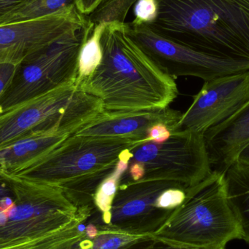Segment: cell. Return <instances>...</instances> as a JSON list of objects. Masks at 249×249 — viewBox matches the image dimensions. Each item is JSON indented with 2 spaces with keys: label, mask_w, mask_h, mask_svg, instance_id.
I'll use <instances>...</instances> for the list:
<instances>
[{
  "label": "cell",
  "mask_w": 249,
  "mask_h": 249,
  "mask_svg": "<svg viewBox=\"0 0 249 249\" xmlns=\"http://www.w3.org/2000/svg\"><path fill=\"white\" fill-rule=\"evenodd\" d=\"M124 24L105 25L101 39L102 62L79 89L101 99L105 110L169 107L178 96L175 79L162 71L125 35Z\"/></svg>",
  "instance_id": "obj_1"
},
{
  "label": "cell",
  "mask_w": 249,
  "mask_h": 249,
  "mask_svg": "<svg viewBox=\"0 0 249 249\" xmlns=\"http://www.w3.org/2000/svg\"><path fill=\"white\" fill-rule=\"evenodd\" d=\"M145 24L165 39L222 59L249 62V0H156Z\"/></svg>",
  "instance_id": "obj_2"
},
{
  "label": "cell",
  "mask_w": 249,
  "mask_h": 249,
  "mask_svg": "<svg viewBox=\"0 0 249 249\" xmlns=\"http://www.w3.org/2000/svg\"><path fill=\"white\" fill-rule=\"evenodd\" d=\"M143 142L72 134L13 177L57 186L77 209H94L96 190L115 171L122 154Z\"/></svg>",
  "instance_id": "obj_3"
},
{
  "label": "cell",
  "mask_w": 249,
  "mask_h": 249,
  "mask_svg": "<svg viewBox=\"0 0 249 249\" xmlns=\"http://www.w3.org/2000/svg\"><path fill=\"white\" fill-rule=\"evenodd\" d=\"M8 177L15 196L0 205V249L83 225L91 214L89 209L76 208L57 186Z\"/></svg>",
  "instance_id": "obj_4"
},
{
  "label": "cell",
  "mask_w": 249,
  "mask_h": 249,
  "mask_svg": "<svg viewBox=\"0 0 249 249\" xmlns=\"http://www.w3.org/2000/svg\"><path fill=\"white\" fill-rule=\"evenodd\" d=\"M154 238L201 248H225L241 239L238 221L227 196L225 176L212 172L186 191L183 203L174 211Z\"/></svg>",
  "instance_id": "obj_5"
},
{
  "label": "cell",
  "mask_w": 249,
  "mask_h": 249,
  "mask_svg": "<svg viewBox=\"0 0 249 249\" xmlns=\"http://www.w3.org/2000/svg\"><path fill=\"white\" fill-rule=\"evenodd\" d=\"M76 81L26 101L0 115V148L36 132L75 133L100 115L101 99L83 91Z\"/></svg>",
  "instance_id": "obj_6"
},
{
  "label": "cell",
  "mask_w": 249,
  "mask_h": 249,
  "mask_svg": "<svg viewBox=\"0 0 249 249\" xmlns=\"http://www.w3.org/2000/svg\"><path fill=\"white\" fill-rule=\"evenodd\" d=\"M130 152L120 185L170 181L188 190L213 172L203 133L175 130L162 143L143 142L132 147Z\"/></svg>",
  "instance_id": "obj_7"
},
{
  "label": "cell",
  "mask_w": 249,
  "mask_h": 249,
  "mask_svg": "<svg viewBox=\"0 0 249 249\" xmlns=\"http://www.w3.org/2000/svg\"><path fill=\"white\" fill-rule=\"evenodd\" d=\"M93 29L89 23L78 32L66 35L19 64L8 89L0 99V115L76 81L80 49Z\"/></svg>",
  "instance_id": "obj_8"
},
{
  "label": "cell",
  "mask_w": 249,
  "mask_h": 249,
  "mask_svg": "<svg viewBox=\"0 0 249 249\" xmlns=\"http://www.w3.org/2000/svg\"><path fill=\"white\" fill-rule=\"evenodd\" d=\"M181 187L170 181H139L119 185L110 209L104 215L92 212L86 222L99 231L153 236L175 210L160 206V197L168 189Z\"/></svg>",
  "instance_id": "obj_9"
},
{
  "label": "cell",
  "mask_w": 249,
  "mask_h": 249,
  "mask_svg": "<svg viewBox=\"0 0 249 249\" xmlns=\"http://www.w3.org/2000/svg\"><path fill=\"white\" fill-rule=\"evenodd\" d=\"M125 35L170 77H195L204 81L249 71V62L215 58L165 39L145 24L124 23Z\"/></svg>",
  "instance_id": "obj_10"
},
{
  "label": "cell",
  "mask_w": 249,
  "mask_h": 249,
  "mask_svg": "<svg viewBox=\"0 0 249 249\" xmlns=\"http://www.w3.org/2000/svg\"><path fill=\"white\" fill-rule=\"evenodd\" d=\"M249 102V71L205 81L177 124V130L204 134Z\"/></svg>",
  "instance_id": "obj_11"
},
{
  "label": "cell",
  "mask_w": 249,
  "mask_h": 249,
  "mask_svg": "<svg viewBox=\"0 0 249 249\" xmlns=\"http://www.w3.org/2000/svg\"><path fill=\"white\" fill-rule=\"evenodd\" d=\"M89 25L76 10L45 18L0 26V64L18 65L36 51Z\"/></svg>",
  "instance_id": "obj_12"
},
{
  "label": "cell",
  "mask_w": 249,
  "mask_h": 249,
  "mask_svg": "<svg viewBox=\"0 0 249 249\" xmlns=\"http://www.w3.org/2000/svg\"><path fill=\"white\" fill-rule=\"evenodd\" d=\"M181 113L170 107L139 111L104 110L94 120L73 133L89 137L121 138L146 142L152 126L165 124L177 130Z\"/></svg>",
  "instance_id": "obj_13"
},
{
  "label": "cell",
  "mask_w": 249,
  "mask_h": 249,
  "mask_svg": "<svg viewBox=\"0 0 249 249\" xmlns=\"http://www.w3.org/2000/svg\"><path fill=\"white\" fill-rule=\"evenodd\" d=\"M203 136L212 171L224 174L249 143V102Z\"/></svg>",
  "instance_id": "obj_14"
},
{
  "label": "cell",
  "mask_w": 249,
  "mask_h": 249,
  "mask_svg": "<svg viewBox=\"0 0 249 249\" xmlns=\"http://www.w3.org/2000/svg\"><path fill=\"white\" fill-rule=\"evenodd\" d=\"M71 133L36 132L0 148V174L13 177L37 162Z\"/></svg>",
  "instance_id": "obj_15"
},
{
  "label": "cell",
  "mask_w": 249,
  "mask_h": 249,
  "mask_svg": "<svg viewBox=\"0 0 249 249\" xmlns=\"http://www.w3.org/2000/svg\"><path fill=\"white\" fill-rule=\"evenodd\" d=\"M225 176L227 196L241 232V240L249 245V165L235 161Z\"/></svg>",
  "instance_id": "obj_16"
},
{
  "label": "cell",
  "mask_w": 249,
  "mask_h": 249,
  "mask_svg": "<svg viewBox=\"0 0 249 249\" xmlns=\"http://www.w3.org/2000/svg\"><path fill=\"white\" fill-rule=\"evenodd\" d=\"M76 4L77 0H28L0 19V26L65 14L76 10Z\"/></svg>",
  "instance_id": "obj_17"
},
{
  "label": "cell",
  "mask_w": 249,
  "mask_h": 249,
  "mask_svg": "<svg viewBox=\"0 0 249 249\" xmlns=\"http://www.w3.org/2000/svg\"><path fill=\"white\" fill-rule=\"evenodd\" d=\"M83 240L69 249H134L152 235H134L97 228L86 232Z\"/></svg>",
  "instance_id": "obj_18"
},
{
  "label": "cell",
  "mask_w": 249,
  "mask_h": 249,
  "mask_svg": "<svg viewBox=\"0 0 249 249\" xmlns=\"http://www.w3.org/2000/svg\"><path fill=\"white\" fill-rule=\"evenodd\" d=\"M106 24L102 23L95 26L90 36L85 41L80 49L75 82L77 87L93 74L102 62L103 53L101 39Z\"/></svg>",
  "instance_id": "obj_19"
},
{
  "label": "cell",
  "mask_w": 249,
  "mask_h": 249,
  "mask_svg": "<svg viewBox=\"0 0 249 249\" xmlns=\"http://www.w3.org/2000/svg\"><path fill=\"white\" fill-rule=\"evenodd\" d=\"M130 149H127L122 154L115 171L102 181L96 190L93 200L94 210L92 212L93 213L104 215L110 209L114 197L119 187L121 176L125 171L128 164Z\"/></svg>",
  "instance_id": "obj_20"
},
{
  "label": "cell",
  "mask_w": 249,
  "mask_h": 249,
  "mask_svg": "<svg viewBox=\"0 0 249 249\" xmlns=\"http://www.w3.org/2000/svg\"><path fill=\"white\" fill-rule=\"evenodd\" d=\"M139 0H102L97 7L87 16L89 24L94 27L102 23L124 24L130 7Z\"/></svg>",
  "instance_id": "obj_21"
},
{
  "label": "cell",
  "mask_w": 249,
  "mask_h": 249,
  "mask_svg": "<svg viewBox=\"0 0 249 249\" xmlns=\"http://www.w3.org/2000/svg\"><path fill=\"white\" fill-rule=\"evenodd\" d=\"M81 225H73L39 238L25 249H69L86 237Z\"/></svg>",
  "instance_id": "obj_22"
},
{
  "label": "cell",
  "mask_w": 249,
  "mask_h": 249,
  "mask_svg": "<svg viewBox=\"0 0 249 249\" xmlns=\"http://www.w3.org/2000/svg\"><path fill=\"white\" fill-rule=\"evenodd\" d=\"M134 23L149 24L155 20L158 14L156 0H139L134 4Z\"/></svg>",
  "instance_id": "obj_23"
},
{
  "label": "cell",
  "mask_w": 249,
  "mask_h": 249,
  "mask_svg": "<svg viewBox=\"0 0 249 249\" xmlns=\"http://www.w3.org/2000/svg\"><path fill=\"white\" fill-rule=\"evenodd\" d=\"M135 249H225L201 248V247H191V246L181 245V244H174V243L168 242L154 238L153 236L148 238L143 241L142 244L136 247Z\"/></svg>",
  "instance_id": "obj_24"
},
{
  "label": "cell",
  "mask_w": 249,
  "mask_h": 249,
  "mask_svg": "<svg viewBox=\"0 0 249 249\" xmlns=\"http://www.w3.org/2000/svg\"><path fill=\"white\" fill-rule=\"evenodd\" d=\"M171 130L166 124H158L152 126L148 130L146 142L162 143L169 139Z\"/></svg>",
  "instance_id": "obj_25"
},
{
  "label": "cell",
  "mask_w": 249,
  "mask_h": 249,
  "mask_svg": "<svg viewBox=\"0 0 249 249\" xmlns=\"http://www.w3.org/2000/svg\"><path fill=\"white\" fill-rule=\"evenodd\" d=\"M17 66L11 64H0V99L13 80Z\"/></svg>",
  "instance_id": "obj_26"
},
{
  "label": "cell",
  "mask_w": 249,
  "mask_h": 249,
  "mask_svg": "<svg viewBox=\"0 0 249 249\" xmlns=\"http://www.w3.org/2000/svg\"><path fill=\"white\" fill-rule=\"evenodd\" d=\"M13 196L14 191L10 178L0 174V205L6 199Z\"/></svg>",
  "instance_id": "obj_27"
},
{
  "label": "cell",
  "mask_w": 249,
  "mask_h": 249,
  "mask_svg": "<svg viewBox=\"0 0 249 249\" xmlns=\"http://www.w3.org/2000/svg\"><path fill=\"white\" fill-rule=\"evenodd\" d=\"M26 1L28 0H0V19L24 4Z\"/></svg>",
  "instance_id": "obj_28"
},
{
  "label": "cell",
  "mask_w": 249,
  "mask_h": 249,
  "mask_svg": "<svg viewBox=\"0 0 249 249\" xmlns=\"http://www.w3.org/2000/svg\"><path fill=\"white\" fill-rule=\"evenodd\" d=\"M102 0H77V10L84 16H89Z\"/></svg>",
  "instance_id": "obj_29"
},
{
  "label": "cell",
  "mask_w": 249,
  "mask_h": 249,
  "mask_svg": "<svg viewBox=\"0 0 249 249\" xmlns=\"http://www.w3.org/2000/svg\"><path fill=\"white\" fill-rule=\"evenodd\" d=\"M236 161L249 165V143L241 151Z\"/></svg>",
  "instance_id": "obj_30"
},
{
  "label": "cell",
  "mask_w": 249,
  "mask_h": 249,
  "mask_svg": "<svg viewBox=\"0 0 249 249\" xmlns=\"http://www.w3.org/2000/svg\"><path fill=\"white\" fill-rule=\"evenodd\" d=\"M38 239L35 240V241H30V242L26 243V244H22V245L18 246V247H10V248L3 249H25L27 248L29 246L32 245V244L37 241Z\"/></svg>",
  "instance_id": "obj_31"
}]
</instances>
